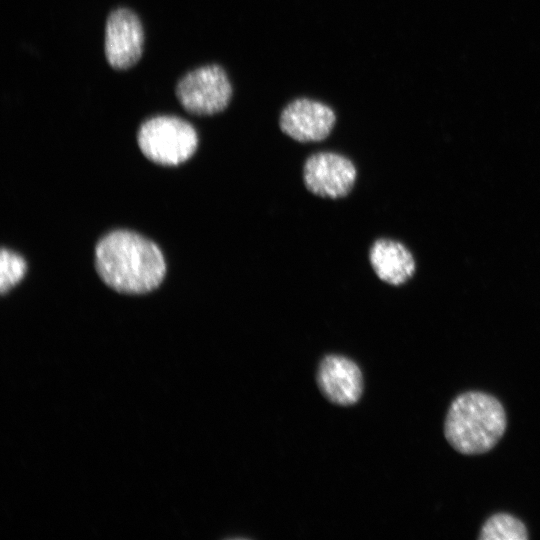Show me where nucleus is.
<instances>
[{"mask_svg":"<svg viewBox=\"0 0 540 540\" xmlns=\"http://www.w3.org/2000/svg\"><path fill=\"white\" fill-rule=\"evenodd\" d=\"M369 261L376 276L394 286L407 282L416 270L410 250L401 242L388 238L377 239L372 244Z\"/></svg>","mask_w":540,"mask_h":540,"instance_id":"nucleus-9","label":"nucleus"},{"mask_svg":"<svg viewBox=\"0 0 540 540\" xmlns=\"http://www.w3.org/2000/svg\"><path fill=\"white\" fill-rule=\"evenodd\" d=\"M528 537L523 522L507 513H497L489 517L479 535L481 540H525Z\"/></svg>","mask_w":540,"mask_h":540,"instance_id":"nucleus-10","label":"nucleus"},{"mask_svg":"<svg viewBox=\"0 0 540 540\" xmlns=\"http://www.w3.org/2000/svg\"><path fill=\"white\" fill-rule=\"evenodd\" d=\"M138 145L151 161L161 165H178L196 151L198 136L194 127L175 116H156L139 128Z\"/></svg>","mask_w":540,"mask_h":540,"instance_id":"nucleus-3","label":"nucleus"},{"mask_svg":"<svg viewBox=\"0 0 540 540\" xmlns=\"http://www.w3.org/2000/svg\"><path fill=\"white\" fill-rule=\"evenodd\" d=\"M507 417L502 403L482 391H467L450 404L444 434L449 444L465 455L490 451L502 438Z\"/></svg>","mask_w":540,"mask_h":540,"instance_id":"nucleus-2","label":"nucleus"},{"mask_svg":"<svg viewBox=\"0 0 540 540\" xmlns=\"http://www.w3.org/2000/svg\"><path fill=\"white\" fill-rule=\"evenodd\" d=\"M335 122V113L329 106L307 98L290 102L279 118L281 131L301 143L324 140Z\"/></svg>","mask_w":540,"mask_h":540,"instance_id":"nucleus-7","label":"nucleus"},{"mask_svg":"<svg viewBox=\"0 0 540 540\" xmlns=\"http://www.w3.org/2000/svg\"><path fill=\"white\" fill-rule=\"evenodd\" d=\"M357 171L350 159L335 152H318L307 158L303 181L313 194L330 199L345 197L352 190Z\"/></svg>","mask_w":540,"mask_h":540,"instance_id":"nucleus-5","label":"nucleus"},{"mask_svg":"<svg viewBox=\"0 0 540 540\" xmlns=\"http://www.w3.org/2000/svg\"><path fill=\"white\" fill-rule=\"evenodd\" d=\"M317 383L324 396L342 406L356 403L363 392V376L351 359L341 355H328L317 370Z\"/></svg>","mask_w":540,"mask_h":540,"instance_id":"nucleus-8","label":"nucleus"},{"mask_svg":"<svg viewBox=\"0 0 540 540\" xmlns=\"http://www.w3.org/2000/svg\"><path fill=\"white\" fill-rule=\"evenodd\" d=\"M143 43V28L136 14L126 8L115 9L109 14L105 28V56L112 68L125 70L137 63Z\"/></svg>","mask_w":540,"mask_h":540,"instance_id":"nucleus-6","label":"nucleus"},{"mask_svg":"<svg viewBox=\"0 0 540 540\" xmlns=\"http://www.w3.org/2000/svg\"><path fill=\"white\" fill-rule=\"evenodd\" d=\"M175 93L189 113L213 115L228 106L232 86L224 69L211 64L185 74L177 83Z\"/></svg>","mask_w":540,"mask_h":540,"instance_id":"nucleus-4","label":"nucleus"},{"mask_svg":"<svg viewBox=\"0 0 540 540\" xmlns=\"http://www.w3.org/2000/svg\"><path fill=\"white\" fill-rule=\"evenodd\" d=\"M26 272V262L17 253L2 249L0 254V291L2 294L8 292L24 276Z\"/></svg>","mask_w":540,"mask_h":540,"instance_id":"nucleus-11","label":"nucleus"},{"mask_svg":"<svg viewBox=\"0 0 540 540\" xmlns=\"http://www.w3.org/2000/svg\"><path fill=\"white\" fill-rule=\"evenodd\" d=\"M95 265L109 287L128 294L155 289L166 272L163 254L157 245L127 230L112 231L98 242Z\"/></svg>","mask_w":540,"mask_h":540,"instance_id":"nucleus-1","label":"nucleus"}]
</instances>
